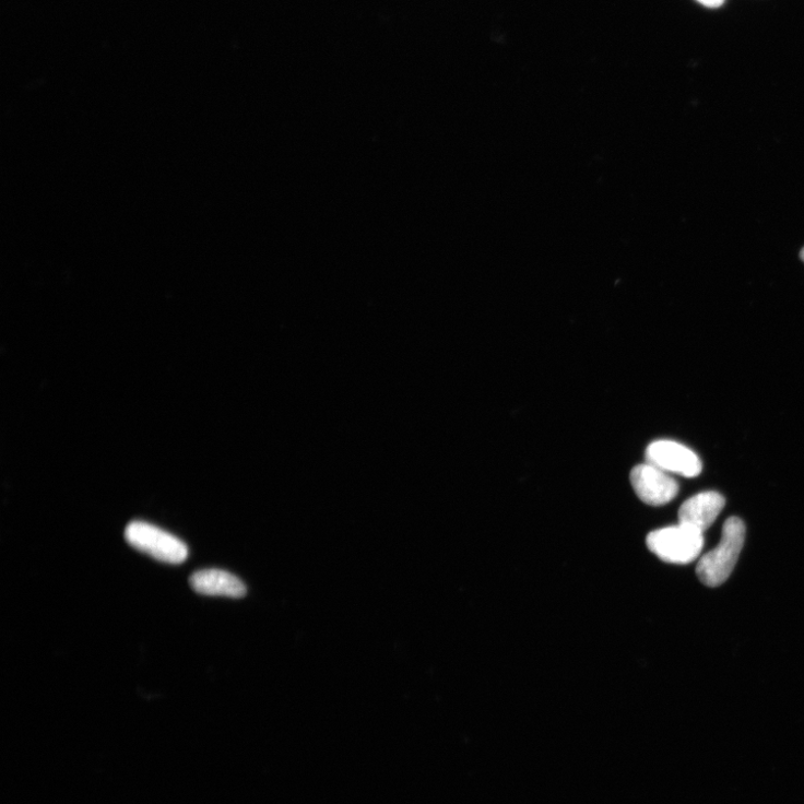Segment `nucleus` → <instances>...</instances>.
Masks as SVG:
<instances>
[{"label": "nucleus", "instance_id": "nucleus-1", "mask_svg": "<svg viewBox=\"0 0 804 804\" xmlns=\"http://www.w3.org/2000/svg\"><path fill=\"white\" fill-rule=\"evenodd\" d=\"M745 533L741 519L730 518L725 522L719 545L698 563L697 576L704 584L714 588L730 578L743 548Z\"/></svg>", "mask_w": 804, "mask_h": 804}, {"label": "nucleus", "instance_id": "nucleus-2", "mask_svg": "<svg viewBox=\"0 0 804 804\" xmlns=\"http://www.w3.org/2000/svg\"><path fill=\"white\" fill-rule=\"evenodd\" d=\"M648 548L661 560L673 565L695 561L704 546V533L687 524L652 531L646 539Z\"/></svg>", "mask_w": 804, "mask_h": 804}, {"label": "nucleus", "instance_id": "nucleus-3", "mask_svg": "<svg viewBox=\"0 0 804 804\" xmlns=\"http://www.w3.org/2000/svg\"><path fill=\"white\" fill-rule=\"evenodd\" d=\"M125 536L132 547L161 563L180 565L188 558V547L181 540L153 524L131 522Z\"/></svg>", "mask_w": 804, "mask_h": 804}, {"label": "nucleus", "instance_id": "nucleus-4", "mask_svg": "<svg viewBox=\"0 0 804 804\" xmlns=\"http://www.w3.org/2000/svg\"><path fill=\"white\" fill-rule=\"evenodd\" d=\"M630 483L639 499L650 507L669 505L679 490L671 474L648 462L632 469Z\"/></svg>", "mask_w": 804, "mask_h": 804}, {"label": "nucleus", "instance_id": "nucleus-5", "mask_svg": "<svg viewBox=\"0 0 804 804\" xmlns=\"http://www.w3.org/2000/svg\"><path fill=\"white\" fill-rule=\"evenodd\" d=\"M646 460L669 474L688 478L698 476L702 470L697 454L688 447L673 440L651 442L646 449Z\"/></svg>", "mask_w": 804, "mask_h": 804}, {"label": "nucleus", "instance_id": "nucleus-6", "mask_svg": "<svg viewBox=\"0 0 804 804\" xmlns=\"http://www.w3.org/2000/svg\"><path fill=\"white\" fill-rule=\"evenodd\" d=\"M724 507L725 498L718 492L696 494L683 503L678 512L679 523L704 533L716 522Z\"/></svg>", "mask_w": 804, "mask_h": 804}, {"label": "nucleus", "instance_id": "nucleus-7", "mask_svg": "<svg viewBox=\"0 0 804 804\" xmlns=\"http://www.w3.org/2000/svg\"><path fill=\"white\" fill-rule=\"evenodd\" d=\"M189 581L197 593L205 595L243 598L247 592L246 586L240 579L217 569L197 571L190 577Z\"/></svg>", "mask_w": 804, "mask_h": 804}, {"label": "nucleus", "instance_id": "nucleus-8", "mask_svg": "<svg viewBox=\"0 0 804 804\" xmlns=\"http://www.w3.org/2000/svg\"><path fill=\"white\" fill-rule=\"evenodd\" d=\"M696 2L709 9H719L724 4L725 0H696Z\"/></svg>", "mask_w": 804, "mask_h": 804}, {"label": "nucleus", "instance_id": "nucleus-9", "mask_svg": "<svg viewBox=\"0 0 804 804\" xmlns=\"http://www.w3.org/2000/svg\"><path fill=\"white\" fill-rule=\"evenodd\" d=\"M800 259H801V260H802V262L804 263V247H803V248L801 249V251H800Z\"/></svg>", "mask_w": 804, "mask_h": 804}]
</instances>
